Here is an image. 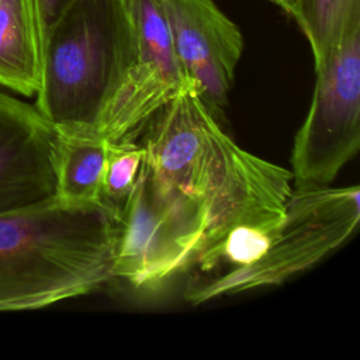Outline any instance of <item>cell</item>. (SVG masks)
I'll return each mask as SVG.
<instances>
[{
	"mask_svg": "<svg viewBox=\"0 0 360 360\" xmlns=\"http://www.w3.org/2000/svg\"><path fill=\"white\" fill-rule=\"evenodd\" d=\"M120 210L56 197L0 215V311L89 294L112 278Z\"/></svg>",
	"mask_w": 360,
	"mask_h": 360,
	"instance_id": "1",
	"label": "cell"
},
{
	"mask_svg": "<svg viewBox=\"0 0 360 360\" xmlns=\"http://www.w3.org/2000/svg\"><path fill=\"white\" fill-rule=\"evenodd\" d=\"M134 62L129 8L75 0L44 37L35 107L56 132L94 135Z\"/></svg>",
	"mask_w": 360,
	"mask_h": 360,
	"instance_id": "2",
	"label": "cell"
},
{
	"mask_svg": "<svg viewBox=\"0 0 360 360\" xmlns=\"http://www.w3.org/2000/svg\"><path fill=\"white\" fill-rule=\"evenodd\" d=\"M360 221V188H294L285 217L264 255L250 266L214 276H193L184 290L191 304L253 288L280 285L342 246Z\"/></svg>",
	"mask_w": 360,
	"mask_h": 360,
	"instance_id": "3",
	"label": "cell"
},
{
	"mask_svg": "<svg viewBox=\"0 0 360 360\" xmlns=\"http://www.w3.org/2000/svg\"><path fill=\"white\" fill-rule=\"evenodd\" d=\"M112 278L158 290L191 267L205 242L202 204L160 183L145 160L120 208Z\"/></svg>",
	"mask_w": 360,
	"mask_h": 360,
	"instance_id": "4",
	"label": "cell"
},
{
	"mask_svg": "<svg viewBox=\"0 0 360 360\" xmlns=\"http://www.w3.org/2000/svg\"><path fill=\"white\" fill-rule=\"evenodd\" d=\"M311 105L291 153L294 188L329 186L360 148V13L315 66Z\"/></svg>",
	"mask_w": 360,
	"mask_h": 360,
	"instance_id": "5",
	"label": "cell"
},
{
	"mask_svg": "<svg viewBox=\"0 0 360 360\" xmlns=\"http://www.w3.org/2000/svg\"><path fill=\"white\" fill-rule=\"evenodd\" d=\"M292 190L290 170L242 149L217 122L201 195L207 222L202 249L232 228L283 221Z\"/></svg>",
	"mask_w": 360,
	"mask_h": 360,
	"instance_id": "6",
	"label": "cell"
},
{
	"mask_svg": "<svg viewBox=\"0 0 360 360\" xmlns=\"http://www.w3.org/2000/svg\"><path fill=\"white\" fill-rule=\"evenodd\" d=\"M135 62L96 135L127 138L167 104L187 83L160 0H129Z\"/></svg>",
	"mask_w": 360,
	"mask_h": 360,
	"instance_id": "7",
	"label": "cell"
},
{
	"mask_svg": "<svg viewBox=\"0 0 360 360\" xmlns=\"http://www.w3.org/2000/svg\"><path fill=\"white\" fill-rule=\"evenodd\" d=\"M177 58L205 107L219 114L243 52V35L214 0H160Z\"/></svg>",
	"mask_w": 360,
	"mask_h": 360,
	"instance_id": "8",
	"label": "cell"
},
{
	"mask_svg": "<svg viewBox=\"0 0 360 360\" xmlns=\"http://www.w3.org/2000/svg\"><path fill=\"white\" fill-rule=\"evenodd\" d=\"M56 136L35 105L0 91V215L56 197Z\"/></svg>",
	"mask_w": 360,
	"mask_h": 360,
	"instance_id": "9",
	"label": "cell"
},
{
	"mask_svg": "<svg viewBox=\"0 0 360 360\" xmlns=\"http://www.w3.org/2000/svg\"><path fill=\"white\" fill-rule=\"evenodd\" d=\"M41 66L37 0H0V86L32 97L39 87Z\"/></svg>",
	"mask_w": 360,
	"mask_h": 360,
	"instance_id": "10",
	"label": "cell"
},
{
	"mask_svg": "<svg viewBox=\"0 0 360 360\" xmlns=\"http://www.w3.org/2000/svg\"><path fill=\"white\" fill-rule=\"evenodd\" d=\"M108 141L91 134L58 132L55 145L56 198L68 204L103 202Z\"/></svg>",
	"mask_w": 360,
	"mask_h": 360,
	"instance_id": "11",
	"label": "cell"
},
{
	"mask_svg": "<svg viewBox=\"0 0 360 360\" xmlns=\"http://www.w3.org/2000/svg\"><path fill=\"white\" fill-rule=\"evenodd\" d=\"M356 13H360V0H298L292 20L309 44L314 66L322 62Z\"/></svg>",
	"mask_w": 360,
	"mask_h": 360,
	"instance_id": "12",
	"label": "cell"
},
{
	"mask_svg": "<svg viewBox=\"0 0 360 360\" xmlns=\"http://www.w3.org/2000/svg\"><path fill=\"white\" fill-rule=\"evenodd\" d=\"M143 155V146L127 138L108 141L101 187L103 200L107 204L118 210L122 207L135 184Z\"/></svg>",
	"mask_w": 360,
	"mask_h": 360,
	"instance_id": "13",
	"label": "cell"
},
{
	"mask_svg": "<svg viewBox=\"0 0 360 360\" xmlns=\"http://www.w3.org/2000/svg\"><path fill=\"white\" fill-rule=\"evenodd\" d=\"M73 1L75 0H37V8L42 31V42L49 28L60 18V15L72 6Z\"/></svg>",
	"mask_w": 360,
	"mask_h": 360,
	"instance_id": "14",
	"label": "cell"
},
{
	"mask_svg": "<svg viewBox=\"0 0 360 360\" xmlns=\"http://www.w3.org/2000/svg\"><path fill=\"white\" fill-rule=\"evenodd\" d=\"M264 1H269L274 6H277L278 8H281L291 18L294 17V14L297 11V6H298V0H264Z\"/></svg>",
	"mask_w": 360,
	"mask_h": 360,
	"instance_id": "15",
	"label": "cell"
},
{
	"mask_svg": "<svg viewBox=\"0 0 360 360\" xmlns=\"http://www.w3.org/2000/svg\"><path fill=\"white\" fill-rule=\"evenodd\" d=\"M120 6H122L124 8H129V0H115Z\"/></svg>",
	"mask_w": 360,
	"mask_h": 360,
	"instance_id": "16",
	"label": "cell"
}]
</instances>
